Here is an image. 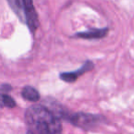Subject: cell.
I'll return each instance as SVG.
<instances>
[{"label":"cell","instance_id":"2","mask_svg":"<svg viewBox=\"0 0 134 134\" xmlns=\"http://www.w3.org/2000/svg\"><path fill=\"white\" fill-rule=\"evenodd\" d=\"M61 119H65L66 121L73 124L74 126L86 130L97 128L99 124H101L105 120L104 117H102L101 115H95V114L84 113V112L71 114L65 111L62 113Z\"/></svg>","mask_w":134,"mask_h":134},{"label":"cell","instance_id":"5","mask_svg":"<svg viewBox=\"0 0 134 134\" xmlns=\"http://www.w3.org/2000/svg\"><path fill=\"white\" fill-rule=\"evenodd\" d=\"M108 33V28L103 29H92L83 32H77L74 38H81L85 40H98L105 38Z\"/></svg>","mask_w":134,"mask_h":134},{"label":"cell","instance_id":"8","mask_svg":"<svg viewBox=\"0 0 134 134\" xmlns=\"http://www.w3.org/2000/svg\"><path fill=\"white\" fill-rule=\"evenodd\" d=\"M16 107V101L10 96L5 93H0V108H13Z\"/></svg>","mask_w":134,"mask_h":134},{"label":"cell","instance_id":"7","mask_svg":"<svg viewBox=\"0 0 134 134\" xmlns=\"http://www.w3.org/2000/svg\"><path fill=\"white\" fill-rule=\"evenodd\" d=\"M16 15L24 22V0H7Z\"/></svg>","mask_w":134,"mask_h":134},{"label":"cell","instance_id":"4","mask_svg":"<svg viewBox=\"0 0 134 134\" xmlns=\"http://www.w3.org/2000/svg\"><path fill=\"white\" fill-rule=\"evenodd\" d=\"M94 67H95V64H94L93 62L86 61V63L82 65V67L76 70V71L64 72V73L60 74V78H61V80L64 81L66 83H74L78 79L79 76L93 70Z\"/></svg>","mask_w":134,"mask_h":134},{"label":"cell","instance_id":"1","mask_svg":"<svg viewBox=\"0 0 134 134\" xmlns=\"http://www.w3.org/2000/svg\"><path fill=\"white\" fill-rule=\"evenodd\" d=\"M25 120L38 134H62L61 119L47 106L36 105L26 110Z\"/></svg>","mask_w":134,"mask_h":134},{"label":"cell","instance_id":"6","mask_svg":"<svg viewBox=\"0 0 134 134\" xmlns=\"http://www.w3.org/2000/svg\"><path fill=\"white\" fill-rule=\"evenodd\" d=\"M21 96L23 97V98L30 101V102H37L41 98V95H40L39 91L33 86H26L23 88L21 91Z\"/></svg>","mask_w":134,"mask_h":134},{"label":"cell","instance_id":"9","mask_svg":"<svg viewBox=\"0 0 134 134\" xmlns=\"http://www.w3.org/2000/svg\"><path fill=\"white\" fill-rule=\"evenodd\" d=\"M0 89H1V91L9 92L10 90L12 89V86H10V85H8V84H4V85H2V86H0Z\"/></svg>","mask_w":134,"mask_h":134},{"label":"cell","instance_id":"10","mask_svg":"<svg viewBox=\"0 0 134 134\" xmlns=\"http://www.w3.org/2000/svg\"><path fill=\"white\" fill-rule=\"evenodd\" d=\"M26 134H35V133H34V131L32 130H30V129H29V130H27V133Z\"/></svg>","mask_w":134,"mask_h":134},{"label":"cell","instance_id":"3","mask_svg":"<svg viewBox=\"0 0 134 134\" xmlns=\"http://www.w3.org/2000/svg\"><path fill=\"white\" fill-rule=\"evenodd\" d=\"M24 23L27 24L31 33H34L39 28V18L33 0H24Z\"/></svg>","mask_w":134,"mask_h":134}]
</instances>
